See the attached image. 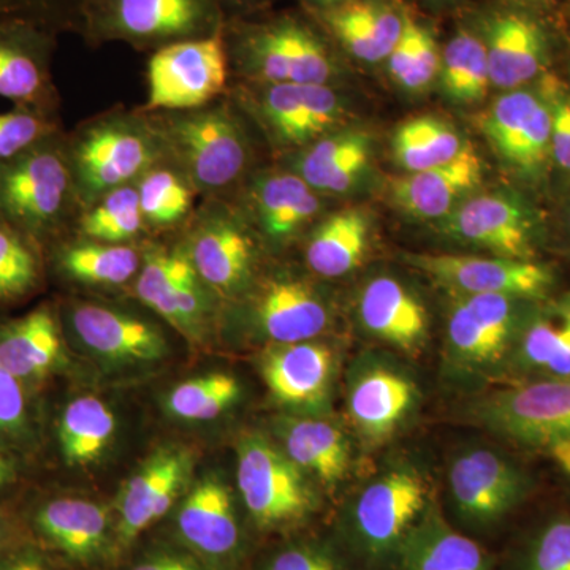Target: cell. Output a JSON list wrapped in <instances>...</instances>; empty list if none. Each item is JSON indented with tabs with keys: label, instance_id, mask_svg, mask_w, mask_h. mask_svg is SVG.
<instances>
[{
	"label": "cell",
	"instance_id": "cell-1",
	"mask_svg": "<svg viewBox=\"0 0 570 570\" xmlns=\"http://www.w3.org/2000/svg\"><path fill=\"white\" fill-rule=\"evenodd\" d=\"M71 168L55 135L0 163V223L24 238L51 234L69 205Z\"/></svg>",
	"mask_w": 570,
	"mask_h": 570
},
{
	"label": "cell",
	"instance_id": "cell-2",
	"mask_svg": "<svg viewBox=\"0 0 570 570\" xmlns=\"http://www.w3.org/2000/svg\"><path fill=\"white\" fill-rule=\"evenodd\" d=\"M236 480L247 512L262 528L294 524L316 505L302 469L264 438L249 436L239 445Z\"/></svg>",
	"mask_w": 570,
	"mask_h": 570
},
{
	"label": "cell",
	"instance_id": "cell-3",
	"mask_svg": "<svg viewBox=\"0 0 570 570\" xmlns=\"http://www.w3.org/2000/svg\"><path fill=\"white\" fill-rule=\"evenodd\" d=\"M480 415L491 430L531 448L570 441V379L502 390L485 400Z\"/></svg>",
	"mask_w": 570,
	"mask_h": 570
},
{
	"label": "cell",
	"instance_id": "cell-4",
	"mask_svg": "<svg viewBox=\"0 0 570 570\" xmlns=\"http://www.w3.org/2000/svg\"><path fill=\"white\" fill-rule=\"evenodd\" d=\"M148 108L187 110L223 91L227 55L220 37L179 41L153 56L148 70Z\"/></svg>",
	"mask_w": 570,
	"mask_h": 570
},
{
	"label": "cell",
	"instance_id": "cell-5",
	"mask_svg": "<svg viewBox=\"0 0 570 570\" xmlns=\"http://www.w3.org/2000/svg\"><path fill=\"white\" fill-rule=\"evenodd\" d=\"M409 264L468 295L498 294L512 298H540L550 291L553 273L532 261L471 255L412 254Z\"/></svg>",
	"mask_w": 570,
	"mask_h": 570
},
{
	"label": "cell",
	"instance_id": "cell-6",
	"mask_svg": "<svg viewBox=\"0 0 570 570\" xmlns=\"http://www.w3.org/2000/svg\"><path fill=\"white\" fill-rule=\"evenodd\" d=\"M170 135L187 174L200 189L228 186L245 168V138L227 111L184 116L176 119Z\"/></svg>",
	"mask_w": 570,
	"mask_h": 570
},
{
	"label": "cell",
	"instance_id": "cell-7",
	"mask_svg": "<svg viewBox=\"0 0 570 570\" xmlns=\"http://www.w3.org/2000/svg\"><path fill=\"white\" fill-rule=\"evenodd\" d=\"M426 499L425 480L412 469H396L374 480L355 505L360 539L374 553L400 546L425 510Z\"/></svg>",
	"mask_w": 570,
	"mask_h": 570
},
{
	"label": "cell",
	"instance_id": "cell-8",
	"mask_svg": "<svg viewBox=\"0 0 570 570\" xmlns=\"http://www.w3.org/2000/svg\"><path fill=\"white\" fill-rule=\"evenodd\" d=\"M450 490L466 519L491 523L519 504L527 494L528 482L498 453L478 449L453 461Z\"/></svg>",
	"mask_w": 570,
	"mask_h": 570
},
{
	"label": "cell",
	"instance_id": "cell-9",
	"mask_svg": "<svg viewBox=\"0 0 570 570\" xmlns=\"http://www.w3.org/2000/svg\"><path fill=\"white\" fill-rule=\"evenodd\" d=\"M156 157L146 135L121 124H105L89 130L75 149V170L82 190L108 194L127 186Z\"/></svg>",
	"mask_w": 570,
	"mask_h": 570
},
{
	"label": "cell",
	"instance_id": "cell-10",
	"mask_svg": "<svg viewBox=\"0 0 570 570\" xmlns=\"http://www.w3.org/2000/svg\"><path fill=\"white\" fill-rule=\"evenodd\" d=\"M250 62L272 85H325L333 77V61L321 40L305 26L277 22L249 41Z\"/></svg>",
	"mask_w": 570,
	"mask_h": 570
},
{
	"label": "cell",
	"instance_id": "cell-11",
	"mask_svg": "<svg viewBox=\"0 0 570 570\" xmlns=\"http://www.w3.org/2000/svg\"><path fill=\"white\" fill-rule=\"evenodd\" d=\"M50 40L43 28L20 18H0V97L21 107L50 104Z\"/></svg>",
	"mask_w": 570,
	"mask_h": 570
},
{
	"label": "cell",
	"instance_id": "cell-12",
	"mask_svg": "<svg viewBox=\"0 0 570 570\" xmlns=\"http://www.w3.org/2000/svg\"><path fill=\"white\" fill-rule=\"evenodd\" d=\"M71 326L92 354L112 363H154L168 355L167 337L157 326L96 305L75 307Z\"/></svg>",
	"mask_w": 570,
	"mask_h": 570
},
{
	"label": "cell",
	"instance_id": "cell-13",
	"mask_svg": "<svg viewBox=\"0 0 570 570\" xmlns=\"http://www.w3.org/2000/svg\"><path fill=\"white\" fill-rule=\"evenodd\" d=\"M189 466L190 455L186 452L165 449L129 479L119 499L118 535L122 543L132 542L170 510Z\"/></svg>",
	"mask_w": 570,
	"mask_h": 570
},
{
	"label": "cell",
	"instance_id": "cell-14",
	"mask_svg": "<svg viewBox=\"0 0 570 570\" xmlns=\"http://www.w3.org/2000/svg\"><path fill=\"white\" fill-rule=\"evenodd\" d=\"M449 234L485 247L498 257L531 261L532 220L523 206L502 195L472 198L450 217Z\"/></svg>",
	"mask_w": 570,
	"mask_h": 570
},
{
	"label": "cell",
	"instance_id": "cell-15",
	"mask_svg": "<svg viewBox=\"0 0 570 570\" xmlns=\"http://www.w3.org/2000/svg\"><path fill=\"white\" fill-rule=\"evenodd\" d=\"M512 296L468 295L453 306L449 340L461 358L471 363H493L508 351L515 332Z\"/></svg>",
	"mask_w": 570,
	"mask_h": 570
},
{
	"label": "cell",
	"instance_id": "cell-16",
	"mask_svg": "<svg viewBox=\"0 0 570 570\" xmlns=\"http://www.w3.org/2000/svg\"><path fill=\"white\" fill-rule=\"evenodd\" d=\"M482 179V163L471 145L448 164L415 171L390 184L393 202L420 219H438Z\"/></svg>",
	"mask_w": 570,
	"mask_h": 570
},
{
	"label": "cell",
	"instance_id": "cell-17",
	"mask_svg": "<svg viewBox=\"0 0 570 570\" xmlns=\"http://www.w3.org/2000/svg\"><path fill=\"white\" fill-rule=\"evenodd\" d=\"M262 111L281 141L303 145L335 126L343 107L325 85H272L262 100Z\"/></svg>",
	"mask_w": 570,
	"mask_h": 570
},
{
	"label": "cell",
	"instance_id": "cell-18",
	"mask_svg": "<svg viewBox=\"0 0 570 570\" xmlns=\"http://www.w3.org/2000/svg\"><path fill=\"white\" fill-rule=\"evenodd\" d=\"M487 58L491 85L517 89L527 85L542 70L546 62V36L530 17L502 13L489 22Z\"/></svg>",
	"mask_w": 570,
	"mask_h": 570
},
{
	"label": "cell",
	"instance_id": "cell-19",
	"mask_svg": "<svg viewBox=\"0 0 570 570\" xmlns=\"http://www.w3.org/2000/svg\"><path fill=\"white\" fill-rule=\"evenodd\" d=\"M262 373L281 403L311 406L321 403L333 373L332 351L324 344H281L265 356Z\"/></svg>",
	"mask_w": 570,
	"mask_h": 570
},
{
	"label": "cell",
	"instance_id": "cell-20",
	"mask_svg": "<svg viewBox=\"0 0 570 570\" xmlns=\"http://www.w3.org/2000/svg\"><path fill=\"white\" fill-rule=\"evenodd\" d=\"M178 530L193 549L206 557H227L238 546L234 499L217 478L198 483L184 499Z\"/></svg>",
	"mask_w": 570,
	"mask_h": 570
},
{
	"label": "cell",
	"instance_id": "cell-21",
	"mask_svg": "<svg viewBox=\"0 0 570 570\" xmlns=\"http://www.w3.org/2000/svg\"><path fill=\"white\" fill-rule=\"evenodd\" d=\"M108 524V510L88 499H52L45 502L36 515L41 538L71 560L82 562L102 553Z\"/></svg>",
	"mask_w": 570,
	"mask_h": 570
},
{
	"label": "cell",
	"instance_id": "cell-22",
	"mask_svg": "<svg viewBox=\"0 0 570 570\" xmlns=\"http://www.w3.org/2000/svg\"><path fill=\"white\" fill-rule=\"evenodd\" d=\"M61 354V335L50 307H39L0 328V366L24 385L47 377Z\"/></svg>",
	"mask_w": 570,
	"mask_h": 570
},
{
	"label": "cell",
	"instance_id": "cell-23",
	"mask_svg": "<svg viewBox=\"0 0 570 570\" xmlns=\"http://www.w3.org/2000/svg\"><path fill=\"white\" fill-rule=\"evenodd\" d=\"M360 316L371 333L404 351H417L426 336L425 307L392 277H377L366 285Z\"/></svg>",
	"mask_w": 570,
	"mask_h": 570
},
{
	"label": "cell",
	"instance_id": "cell-24",
	"mask_svg": "<svg viewBox=\"0 0 570 570\" xmlns=\"http://www.w3.org/2000/svg\"><path fill=\"white\" fill-rule=\"evenodd\" d=\"M262 330L279 344L306 343L324 332L328 313L313 288L299 281L266 285L257 305Z\"/></svg>",
	"mask_w": 570,
	"mask_h": 570
},
{
	"label": "cell",
	"instance_id": "cell-25",
	"mask_svg": "<svg viewBox=\"0 0 570 570\" xmlns=\"http://www.w3.org/2000/svg\"><path fill=\"white\" fill-rule=\"evenodd\" d=\"M397 547L403 570H491L478 543L434 512L423 515Z\"/></svg>",
	"mask_w": 570,
	"mask_h": 570
},
{
	"label": "cell",
	"instance_id": "cell-26",
	"mask_svg": "<svg viewBox=\"0 0 570 570\" xmlns=\"http://www.w3.org/2000/svg\"><path fill=\"white\" fill-rule=\"evenodd\" d=\"M414 395V387L406 377L376 367L355 382L348 396V411L367 439L382 441L406 417Z\"/></svg>",
	"mask_w": 570,
	"mask_h": 570
},
{
	"label": "cell",
	"instance_id": "cell-27",
	"mask_svg": "<svg viewBox=\"0 0 570 570\" xmlns=\"http://www.w3.org/2000/svg\"><path fill=\"white\" fill-rule=\"evenodd\" d=\"M326 20L344 47L365 62L389 58L404 22L403 14L377 0H351L330 11Z\"/></svg>",
	"mask_w": 570,
	"mask_h": 570
},
{
	"label": "cell",
	"instance_id": "cell-28",
	"mask_svg": "<svg viewBox=\"0 0 570 570\" xmlns=\"http://www.w3.org/2000/svg\"><path fill=\"white\" fill-rule=\"evenodd\" d=\"M250 258L249 238L228 220H209L195 235L190 264L197 276L214 288H238L249 275Z\"/></svg>",
	"mask_w": 570,
	"mask_h": 570
},
{
	"label": "cell",
	"instance_id": "cell-29",
	"mask_svg": "<svg viewBox=\"0 0 570 570\" xmlns=\"http://www.w3.org/2000/svg\"><path fill=\"white\" fill-rule=\"evenodd\" d=\"M285 455L302 471L335 485L346 478L351 450L340 428L324 420H298L284 428Z\"/></svg>",
	"mask_w": 570,
	"mask_h": 570
},
{
	"label": "cell",
	"instance_id": "cell-30",
	"mask_svg": "<svg viewBox=\"0 0 570 570\" xmlns=\"http://www.w3.org/2000/svg\"><path fill=\"white\" fill-rule=\"evenodd\" d=\"M371 157L366 134L344 132L317 141L299 159L298 175L313 190L346 193L365 171Z\"/></svg>",
	"mask_w": 570,
	"mask_h": 570
},
{
	"label": "cell",
	"instance_id": "cell-31",
	"mask_svg": "<svg viewBox=\"0 0 570 570\" xmlns=\"http://www.w3.org/2000/svg\"><path fill=\"white\" fill-rule=\"evenodd\" d=\"M370 223L362 209L351 208L328 217L307 246V264L317 275L337 277L362 264Z\"/></svg>",
	"mask_w": 570,
	"mask_h": 570
},
{
	"label": "cell",
	"instance_id": "cell-32",
	"mask_svg": "<svg viewBox=\"0 0 570 570\" xmlns=\"http://www.w3.org/2000/svg\"><path fill=\"white\" fill-rule=\"evenodd\" d=\"M116 433V417L99 397L70 401L59 422V448L70 466H86L104 455Z\"/></svg>",
	"mask_w": 570,
	"mask_h": 570
},
{
	"label": "cell",
	"instance_id": "cell-33",
	"mask_svg": "<svg viewBox=\"0 0 570 570\" xmlns=\"http://www.w3.org/2000/svg\"><path fill=\"white\" fill-rule=\"evenodd\" d=\"M463 146L452 127L428 116L404 122L393 138L396 160L411 174L450 163Z\"/></svg>",
	"mask_w": 570,
	"mask_h": 570
},
{
	"label": "cell",
	"instance_id": "cell-34",
	"mask_svg": "<svg viewBox=\"0 0 570 570\" xmlns=\"http://www.w3.org/2000/svg\"><path fill=\"white\" fill-rule=\"evenodd\" d=\"M520 360L553 379H570V299L524 330Z\"/></svg>",
	"mask_w": 570,
	"mask_h": 570
},
{
	"label": "cell",
	"instance_id": "cell-35",
	"mask_svg": "<svg viewBox=\"0 0 570 570\" xmlns=\"http://www.w3.org/2000/svg\"><path fill=\"white\" fill-rule=\"evenodd\" d=\"M116 14L130 36H183L200 24L202 6L198 0H118Z\"/></svg>",
	"mask_w": 570,
	"mask_h": 570
},
{
	"label": "cell",
	"instance_id": "cell-36",
	"mask_svg": "<svg viewBox=\"0 0 570 570\" xmlns=\"http://www.w3.org/2000/svg\"><path fill=\"white\" fill-rule=\"evenodd\" d=\"M445 92L459 104H475L491 85L485 41L471 32H460L449 41L442 59Z\"/></svg>",
	"mask_w": 570,
	"mask_h": 570
},
{
	"label": "cell",
	"instance_id": "cell-37",
	"mask_svg": "<svg viewBox=\"0 0 570 570\" xmlns=\"http://www.w3.org/2000/svg\"><path fill=\"white\" fill-rule=\"evenodd\" d=\"M61 266L81 283L118 285L137 273L140 261L129 246L81 245L63 250Z\"/></svg>",
	"mask_w": 570,
	"mask_h": 570
},
{
	"label": "cell",
	"instance_id": "cell-38",
	"mask_svg": "<svg viewBox=\"0 0 570 570\" xmlns=\"http://www.w3.org/2000/svg\"><path fill=\"white\" fill-rule=\"evenodd\" d=\"M239 384L230 374L214 373L190 379L171 390L167 407L175 417L206 422L219 417L238 400Z\"/></svg>",
	"mask_w": 570,
	"mask_h": 570
},
{
	"label": "cell",
	"instance_id": "cell-39",
	"mask_svg": "<svg viewBox=\"0 0 570 570\" xmlns=\"http://www.w3.org/2000/svg\"><path fill=\"white\" fill-rule=\"evenodd\" d=\"M140 197L130 186L118 187L105 195L102 202L81 220L82 234L108 245L134 238L142 227Z\"/></svg>",
	"mask_w": 570,
	"mask_h": 570
},
{
	"label": "cell",
	"instance_id": "cell-40",
	"mask_svg": "<svg viewBox=\"0 0 570 570\" xmlns=\"http://www.w3.org/2000/svg\"><path fill=\"white\" fill-rule=\"evenodd\" d=\"M39 281V262L28 238L0 223V302L21 298Z\"/></svg>",
	"mask_w": 570,
	"mask_h": 570
},
{
	"label": "cell",
	"instance_id": "cell-41",
	"mask_svg": "<svg viewBox=\"0 0 570 570\" xmlns=\"http://www.w3.org/2000/svg\"><path fill=\"white\" fill-rule=\"evenodd\" d=\"M137 190L142 217L153 224L178 223L190 206L189 187L168 170L149 171Z\"/></svg>",
	"mask_w": 570,
	"mask_h": 570
},
{
	"label": "cell",
	"instance_id": "cell-42",
	"mask_svg": "<svg viewBox=\"0 0 570 570\" xmlns=\"http://www.w3.org/2000/svg\"><path fill=\"white\" fill-rule=\"evenodd\" d=\"M55 135L47 110L21 107L0 112V163L13 159Z\"/></svg>",
	"mask_w": 570,
	"mask_h": 570
},
{
	"label": "cell",
	"instance_id": "cell-43",
	"mask_svg": "<svg viewBox=\"0 0 570 570\" xmlns=\"http://www.w3.org/2000/svg\"><path fill=\"white\" fill-rule=\"evenodd\" d=\"M197 276L193 264L181 255L154 254L142 266L137 294L142 303L154 307L179 285Z\"/></svg>",
	"mask_w": 570,
	"mask_h": 570
},
{
	"label": "cell",
	"instance_id": "cell-44",
	"mask_svg": "<svg viewBox=\"0 0 570 570\" xmlns=\"http://www.w3.org/2000/svg\"><path fill=\"white\" fill-rule=\"evenodd\" d=\"M313 193L299 175L281 174L269 176L257 189V209L266 234L273 235L281 220Z\"/></svg>",
	"mask_w": 570,
	"mask_h": 570
},
{
	"label": "cell",
	"instance_id": "cell-45",
	"mask_svg": "<svg viewBox=\"0 0 570 570\" xmlns=\"http://www.w3.org/2000/svg\"><path fill=\"white\" fill-rule=\"evenodd\" d=\"M523 570H570V517L547 521L528 546Z\"/></svg>",
	"mask_w": 570,
	"mask_h": 570
},
{
	"label": "cell",
	"instance_id": "cell-46",
	"mask_svg": "<svg viewBox=\"0 0 570 570\" xmlns=\"http://www.w3.org/2000/svg\"><path fill=\"white\" fill-rule=\"evenodd\" d=\"M551 112V159L570 175V91L558 78L547 75L540 86Z\"/></svg>",
	"mask_w": 570,
	"mask_h": 570
},
{
	"label": "cell",
	"instance_id": "cell-47",
	"mask_svg": "<svg viewBox=\"0 0 570 570\" xmlns=\"http://www.w3.org/2000/svg\"><path fill=\"white\" fill-rule=\"evenodd\" d=\"M31 433L24 384L0 366V441L18 444Z\"/></svg>",
	"mask_w": 570,
	"mask_h": 570
},
{
	"label": "cell",
	"instance_id": "cell-48",
	"mask_svg": "<svg viewBox=\"0 0 570 570\" xmlns=\"http://www.w3.org/2000/svg\"><path fill=\"white\" fill-rule=\"evenodd\" d=\"M153 309L187 336H194L200 328L202 314H204V298L197 285V276L179 285L175 292L160 299Z\"/></svg>",
	"mask_w": 570,
	"mask_h": 570
},
{
	"label": "cell",
	"instance_id": "cell-49",
	"mask_svg": "<svg viewBox=\"0 0 570 570\" xmlns=\"http://www.w3.org/2000/svg\"><path fill=\"white\" fill-rule=\"evenodd\" d=\"M412 37L411 69L404 88L423 89L434 80L439 70V51L433 33L407 14Z\"/></svg>",
	"mask_w": 570,
	"mask_h": 570
},
{
	"label": "cell",
	"instance_id": "cell-50",
	"mask_svg": "<svg viewBox=\"0 0 570 570\" xmlns=\"http://www.w3.org/2000/svg\"><path fill=\"white\" fill-rule=\"evenodd\" d=\"M265 570H343L332 554L317 547L298 546L279 551Z\"/></svg>",
	"mask_w": 570,
	"mask_h": 570
},
{
	"label": "cell",
	"instance_id": "cell-51",
	"mask_svg": "<svg viewBox=\"0 0 570 570\" xmlns=\"http://www.w3.org/2000/svg\"><path fill=\"white\" fill-rule=\"evenodd\" d=\"M62 0H0V18H20L45 28L61 13Z\"/></svg>",
	"mask_w": 570,
	"mask_h": 570
},
{
	"label": "cell",
	"instance_id": "cell-52",
	"mask_svg": "<svg viewBox=\"0 0 570 570\" xmlns=\"http://www.w3.org/2000/svg\"><path fill=\"white\" fill-rule=\"evenodd\" d=\"M132 570H202L189 558L175 553H157L138 562Z\"/></svg>",
	"mask_w": 570,
	"mask_h": 570
},
{
	"label": "cell",
	"instance_id": "cell-53",
	"mask_svg": "<svg viewBox=\"0 0 570 570\" xmlns=\"http://www.w3.org/2000/svg\"><path fill=\"white\" fill-rule=\"evenodd\" d=\"M0 570H52L37 554L24 553L18 557L10 558V560L0 562Z\"/></svg>",
	"mask_w": 570,
	"mask_h": 570
},
{
	"label": "cell",
	"instance_id": "cell-54",
	"mask_svg": "<svg viewBox=\"0 0 570 570\" xmlns=\"http://www.w3.org/2000/svg\"><path fill=\"white\" fill-rule=\"evenodd\" d=\"M14 480H17V469H14L13 461L0 450V491L10 487Z\"/></svg>",
	"mask_w": 570,
	"mask_h": 570
},
{
	"label": "cell",
	"instance_id": "cell-55",
	"mask_svg": "<svg viewBox=\"0 0 570 570\" xmlns=\"http://www.w3.org/2000/svg\"><path fill=\"white\" fill-rule=\"evenodd\" d=\"M550 453L553 460L557 461L558 466L562 469V472L570 478V441L551 445Z\"/></svg>",
	"mask_w": 570,
	"mask_h": 570
},
{
	"label": "cell",
	"instance_id": "cell-56",
	"mask_svg": "<svg viewBox=\"0 0 570 570\" xmlns=\"http://www.w3.org/2000/svg\"><path fill=\"white\" fill-rule=\"evenodd\" d=\"M0 542H2V524H0Z\"/></svg>",
	"mask_w": 570,
	"mask_h": 570
},
{
	"label": "cell",
	"instance_id": "cell-57",
	"mask_svg": "<svg viewBox=\"0 0 570 570\" xmlns=\"http://www.w3.org/2000/svg\"><path fill=\"white\" fill-rule=\"evenodd\" d=\"M318 2H336V0H318Z\"/></svg>",
	"mask_w": 570,
	"mask_h": 570
},
{
	"label": "cell",
	"instance_id": "cell-58",
	"mask_svg": "<svg viewBox=\"0 0 570 570\" xmlns=\"http://www.w3.org/2000/svg\"><path fill=\"white\" fill-rule=\"evenodd\" d=\"M569 223H570V220H569Z\"/></svg>",
	"mask_w": 570,
	"mask_h": 570
}]
</instances>
